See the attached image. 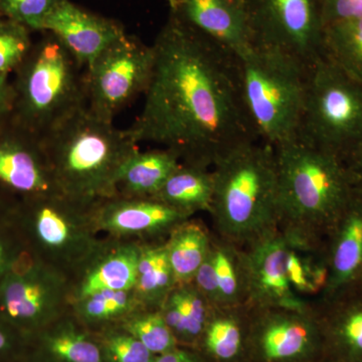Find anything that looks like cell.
Returning a JSON list of instances; mask_svg holds the SVG:
<instances>
[{
  "mask_svg": "<svg viewBox=\"0 0 362 362\" xmlns=\"http://www.w3.org/2000/svg\"><path fill=\"white\" fill-rule=\"evenodd\" d=\"M254 49L284 54L312 66L323 56L321 0H245Z\"/></svg>",
  "mask_w": 362,
  "mask_h": 362,
  "instance_id": "30bf717a",
  "label": "cell"
},
{
  "mask_svg": "<svg viewBox=\"0 0 362 362\" xmlns=\"http://www.w3.org/2000/svg\"><path fill=\"white\" fill-rule=\"evenodd\" d=\"M26 252L28 247L13 225L0 228V282Z\"/></svg>",
  "mask_w": 362,
  "mask_h": 362,
  "instance_id": "e575fe53",
  "label": "cell"
},
{
  "mask_svg": "<svg viewBox=\"0 0 362 362\" xmlns=\"http://www.w3.org/2000/svg\"><path fill=\"white\" fill-rule=\"evenodd\" d=\"M296 140L343 161L362 149V82L326 57L310 68Z\"/></svg>",
  "mask_w": 362,
  "mask_h": 362,
  "instance_id": "ba28073f",
  "label": "cell"
},
{
  "mask_svg": "<svg viewBox=\"0 0 362 362\" xmlns=\"http://www.w3.org/2000/svg\"><path fill=\"white\" fill-rule=\"evenodd\" d=\"M323 56L362 82V16L326 26Z\"/></svg>",
  "mask_w": 362,
  "mask_h": 362,
  "instance_id": "4316f807",
  "label": "cell"
},
{
  "mask_svg": "<svg viewBox=\"0 0 362 362\" xmlns=\"http://www.w3.org/2000/svg\"><path fill=\"white\" fill-rule=\"evenodd\" d=\"M23 338L25 337L0 320V361L14 356L21 346Z\"/></svg>",
  "mask_w": 362,
  "mask_h": 362,
  "instance_id": "ab89813d",
  "label": "cell"
},
{
  "mask_svg": "<svg viewBox=\"0 0 362 362\" xmlns=\"http://www.w3.org/2000/svg\"><path fill=\"white\" fill-rule=\"evenodd\" d=\"M61 0H0V13L6 20L42 32L45 18Z\"/></svg>",
  "mask_w": 362,
  "mask_h": 362,
  "instance_id": "d6a6232c",
  "label": "cell"
},
{
  "mask_svg": "<svg viewBox=\"0 0 362 362\" xmlns=\"http://www.w3.org/2000/svg\"><path fill=\"white\" fill-rule=\"evenodd\" d=\"M97 338L107 362H152L156 356L121 326L105 330Z\"/></svg>",
  "mask_w": 362,
  "mask_h": 362,
  "instance_id": "4dcf8cb0",
  "label": "cell"
},
{
  "mask_svg": "<svg viewBox=\"0 0 362 362\" xmlns=\"http://www.w3.org/2000/svg\"><path fill=\"white\" fill-rule=\"evenodd\" d=\"M180 163L177 154L169 149L137 150L121 171L117 195L154 197Z\"/></svg>",
  "mask_w": 362,
  "mask_h": 362,
  "instance_id": "ac0fdd59",
  "label": "cell"
},
{
  "mask_svg": "<svg viewBox=\"0 0 362 362\" xmlns=\"http://www.w3.org/2000/svg\"><path fill=\"white\" fill-rule=\"evenodd\" d=\"M333 247L327 284L337 290L352 280L362 269V202L352 197L340 218Z\"/></svg>",
  "mask_w": 362,
  "mask_h": 362,
  "instance_id": "7402d4cb",
  "label": "cell"
},
{
  "mask_svg": "<svg viewBox=\"0 0 362 362\" xmlns=\"http://www.w3.org/2000/svg\"><path fill=\"white\" fill-rule=\"evenodd\" d=\"M14 90L11 76H0V127L13 118Z\"/></svg>",
  "mask_w": 362,
  "mask_h": 362,
  "instance_id": "f35d334b",
  "label": "cell"
},
{
  "mask_svg": "<svg viewBox=\"0 0 362 362\" xmlns=\"http://www.w3.org/2000/svg\"><path fill=\"white\" fill-rule=\"evenodd\" d=\"M240 256L245 293L262 308L306 312V304L288 277L290 243L285 233L274 230L250 244Z\"/></svg>",
  "mask_w": 362,
  "mask_h": 362,
  "instance_id": "7c38bea8",
  "label": "cell"
},
{
  "mask_svg": "<svg viewBox=\"0 0 362 362\" xmlns=\"http://www.w3.org/2000/svg\"><path fill=\"white\" fill-rule=\"evenodd\" d=\"M141 245L134 240H122L103 243L73 279L71 301L106 290H134Z\"/></svg>",
  "mask_w": 362,
  "mask_h": 362,
  "instance_id": "e0dca14e",
  "label": "cell"
},
{
  "mask_svg": "<svg viewBox=\"0 0 362 362\" xmlns=\"http://www.w3.org/2000/svg\"><path fill=\"white\" fill-rule=\"evenodd\" d=\"M206 349L216 358L230 361L239 354L242 346V330L230 316H218L206 326Z\"/></svg>",
  "mask_w": 362,
  "mask_h": 362,
  "instance_id": "1f68e13d",
  "label": "cell"
},
{
  "mask_svg": "<svg viewBox=\"0 0 362 362\" xmlns=\"http://www.w3.org/2000/svg\"><path fill=\"white\" fill-rule=\"evenodd\" d=\"M152 362H201V361L190 352L175 347L170 351L156 356Z\"/></svg>",
  "mask_w": 362,
  "mask_h": 362,
  "instance_id": "b9f144b4",
  "label": "cell"
},
{
  "mask_svg": "<svg viewBox=\"0 0 362 362\" xmlns=\"http://www.w3.org/2000/svg\"><path fill=\"white\" fill-rule=\"evenodd\" d=\"M211 252L221 307L235 306L245 293L240 257L226 246H213Z\"/></svg>",
  "mask_w": 362,
  "mask_h": 362,
  "instance_id": "f1b7e54d",
  "label": "cell"
},
{
  "mask_svg": "<svg viewBox=\"0 0 362 362\" xmlns=\"http://www.w3.org/2000/svg\"><path fill=\"white\" fill-rule=\"evenodd\" d=\"M175 287L165 243H142L134 286L136 298L142 309L160 308Z\"/></svg>",
  "mask_w": 362,
  "mask_h": 362,
  "instance_id": "603a6c76",
  "label": "cell"
},
{
  "mask_svg": "<svg viewBox=\"0 0 362 362\" xmlns=\"http://www.w3.org/2000/svg\"><path fill=\"white\" fill-rule=\"evenodd\" d=\"M262 330V352L267 361H286L303 356L310 349L313 329L306 312L276 309Z\"/></svg>",
  "mask_w": 362,
  "mask_h": 362,
  "instance_id": "ffe728a7",
  "label": "cell"
},
{
  "mask_svg": "<svg viewBox=\"0 0 362 362\" xmlns=\"http://www.w3.org/2000/svg\"><path fill=\"white\" fill-rule=\"evenodd\" d=\"M94 206L58 192L23 197L18 199L13 226L35 258L64 272L73 282L103 245L93 221Z\"/></svg>",
  "mask_w": 362,
  "mask_h": 362,
  "instance_id": "52a82bcc",
  "label": "cell"
},
{
  "mask_svg": "<svg viewBox=\"0 0 362 362\" xmlns=\"http://www.w3.org/2000/svg\"><path fill=\"white\" fill-rule=\"evenodd\" d=\"M211 169L214 192L209 213L226 239L250 245L277 230L275 147L259 140L245 143L220 157Z\"/></svg>",
  "mask_w": 362,
  "mask_h": 362,
  "instance_id": "3957f363",
  "label": "cell"
},
{
  "mask_svg": "<svg viewBox=\"0 0 362 362\" xmlns=\"http://www.w3.org/2000/svg\"><path fill=\"white\" fill-rule=\"evenodd\" d=\"M166 1H168L169 8H175L176 4H177V0H166Z\"/></svg>",
  "mask_w": 362,
  "mask_h": 362,
  "instance_id": "7bdbcfd3",
  "label": "cell"
},
{
  "mask_svg": "<svg viewBox=\"0 0 362 362\" xmlns=\"http://www.w3.org/2000/svg\"><path fill=\"white\" fill-rule=\"evenodd\" d=\"M176 286L189 284L211 249L209 235L201 223L187 220L176 226L165 243Z\"/></svg>",
  "mask_w": 362,
  "mask_h": 362,
  "instance_id": "cb8c5ba5",
  "label": "cell"
},
{
  "mask_svg": "<svg viewBox=\"0 0 362 362\" xmlns=\"http://www.w3.org/2000/svg\"><path fill=\"white\" fill-rule=\"evenodd\" d=\"M71 307L78 322L93 326L122 322L142 309L134 290L95 292L74 300Z\"/></svg>",
  "mask_w": 362,
  "mask_h": 362,
  "instance_id": "484cf974",
  "label": "cell"
},
{
  "mask_svg": "<svg viewBox=\"0 0 362 362\" xmlns=\"http://www.w3.org/2000/svg\"><path fill=\"white\" fill-rule=\"evenodd\" d=\"M170 11L239 58L254 49L245 0H177Z\"/></svg>",
  "mask_w": 362,
  "mask_h": 362,
  "instance_id": "2e32d148",
  "label": "cell"
},
{
  "mask_svg": "<svg viewBox=\"0 0 362 362\" xmlns=\"http://www.w3.org/2000/svg\"><path fill=\"white\" fill-rule=\"evenodd\" d=\"M4 20H6V18H4V16H2L1 13H0V23H1V21Z\"/></svg>",
  "mask_w": 362,
  "mask_h": 362,
  "instance_id": "f6af8a7d",
  "label": "cell"
},
{
  "mask_svg": "<svg viewBox=\"0 0 362 362\" xmlns=\"http://www.w3.org/2000/svg\"><path fill=\"white\" fill-rule=\"evenodd\" d=\"M18 197L0 185V228L13 225V218Z\"/></svg>",
  "mask_w": 362,
  "mask_h": 362,
  "instance_id": "60d3db41",
  "label": "cell"
},
{
  "mask_svg": "<svg viewBox=\"0 0 362 362\" xmlns=\"http://www.w3.org/2000/svg\"><path fill=\"white\" fill-rule=\"evenodd\" d=\"M239 65L243 100L259 141L276 147L296 140L311 66L262 49L239 58Z\"/></svg>",
  "mask_w": 362,
  "mask_h": 362,
  "instance_id": "8992f818",
  "label": "cell"
},
{
  "mask_svg": "<svg viewBox=\"0 0 362 362\" xmlns=\"http://www.w3.org/2000/svg\"><path fill=\"white\" fill-rule=\"evenodd\" d=\"M324 25H334L362 16V0H321Z\"/></svg>",
  "mask_w": 362,
  "mask_h": 362,
  "instance_id": "d590c367",
  "label": "cell"
},
{
  "mask_svg": "<svg viewBox=\"0 0 362 362\" xmlns=\"http://www.w3.org/2000/svg\"><path fill=\"white\" fill-rule=\"evenodd\" d=\"M289 239V238H288ZM290 249L288 252V277L294 291L299 294H310L323 282H327L328 275L322 269L312 266L300 254L299 249L289 240Z\"/></svg>",
  "mask_w": 362,
  "mask_h": 362,
  "instance_id": "836d02e7",
  "label": "cell"
},
{
  "mask_svg": "<svg viewBox=\"0 0 362 362\" xmlns=\"http://www.w3.org/2000/svg\"><path fill=\"white\" fill-rule=\"evenodd\" d=\"M33 337L40 354L51 362H107L101 343L81 328L76 318L62 317Z\"/></svg>",
  "mask_w": 362,
  "mask_h": 362,
  "instance_id": "d6986e66",
  "label": "cell"
},
{
  "mask_svg": "<svg viewBox=\"0 0 362 362\" xmlns=\"http://www.w3.org/2000/svg\"><path fill=\"white\" fill-rule=\"evenodd\" d=\"M0 185L18 199L57 192L42 140L11 121L0 127Z\"/></svg>",
  "mask_w": 362,
  "mask_h": 362,
  "instance_id": "5bb4252c",
  "label": "cell"
},
{
  "mask_svg": "<svg viewBox=\"0 0 362 362\" xmlns=\"http://www.w3.org/2000/svg\"><path fill=\"white\" fill-rule=\"evenodd\" d=\"M357 157H359V159H361V164H362V149L361 150V151L358 152V154H357L356 156Z\"/></svg>",
  "mask_w": 362,
  "mask_h": 362,
  "instance_id": "ee69618b",
  "label": "cell"
},
{
  "mask_svg": "<svg viewBox=\"0 0 362 362\" xmlns=\"http://www.w3.org/2000/svg\"><path fill=\"white\" fill-rule=\"evenodd\" d=\"M214 192L211 168L181 162L153 199L194 216L197 211H211Z\"/></svg>",
  "mask_w": 362,
  "mask_h": 362,
  "instance_id": "44dd1931",
  "label": "cell"
},
{
  "mask_svg": "<svg viewBox=\"0 0 362 362\" xmlns=\"http://www.w3.org/2000/svg\"><path fill=\"white\" fill-rule=\"evenodd\" d=\"M153 65V47L126 33L88 66V109L99 118L114 122L123 109L144 95Z\"/></svg>",
  "mask_w": 362,
  "mask_h": 362,
  "instance_id": "8fae6325",
  "label": "cell"
},
{
  "mask_svg": "<svg viewBox=\"0 0 362 362\" xmlns=\"http://www.w3.org/2000/svg\"><path fill=\"white\" fill-rule=\"evenodd\" d=\"M209 304L192 283L176 286L160 310L175 337L194 338L206 329Z\"/></svg>",
  "mask_w": 362,
  "mask_h": 362,
  "instance_id": "d4e9b609",
  "label": "cell"
},
{
  "mask_svg": "<svg viewBox=\"0 0 362 362\" xmlns=\"http://www.w3.org/2000/svg\"><path fill=\"white\" fill-rule=\"evenodd\" d=\"M144 105L128 129L181 162L211 168L230 150L256 141L240 89L239 58L170 11L152 45Z\"/></svg>",
  "mask_w": 362,
  "mask_h": 362,
  "instance_id": "6da1fadb",
  "label": "cell"
},
{
  "mask_svg": "<svg viewBox=\"0 0 362 362\" xmlns=\"http://www.w3.org/2000/svg\"><path fill=\"white\" fill-rule=\"evenodd\" d=\"M56 35L83 66L126 35L122 23L90 13L71 0H61L45 18L42 32Z\"/></svg>",
  "mask_w": 362,
  "mask_h": 362,
  "instance_id": "9a60e30c",
  "label": "cell"
},
{
  "mask_svg": "<svg viewBox=\"0 0 362 362\" xmlns=\"http://www.w3.org/2000/svg\"><path fill=\"white\" fill-rule=\"evenodd\" d=\"M341 332L347 344L362 354V310L350 312L342 323Z\"/></svg>",
  "mask_w": 362,
  "mask_h": 362,
  "instance_id": "74e56055",
  "label": "cell"
},
{
  "mask_svg": "<svg viewBox=\"0 0 362 362\" xmlns=\"http://www.w3.org/2000/svg\"><path fill=\"white\" fill-rule=\"evenodd\" d=\"M279 180V225L306 242L311 232L340 218L354 197L351 175L337 156L303 142L275 147Z\"/></svg>",
  "mask_w": 362,
  "mask_h": 362,
  "instance_id": "277c9868",
  "label": "cell"
},
{
  "mask_svg": "<svg viewBox=\"0 0 362 362\" xmlns=\"http://www.w3.org/2000/svg\"><path fill=\"white\" fill-rule=\"evenodd\" d=\"M190 216L153 197L116 195L98 202L92 209L98 232L106 233L113 240L134 242L169 235Z\"/></svg>",
  "mask_w": 362,
  "mask_h": 362,
  "instance_id": "4fadbf2b",
  "label": "cell"
},
{
  "mask_svg": "<svg viewBox=\"0 0 362 362\" xmlns=\"http://www.w3.org/2000/svg\"><path fill=\"white\" fill-rule=\"evenodd\" d=\"M73 282L28 251L0 282V320L32 337L65 315Z\"/></svg>",
  "mask_w": 362,
  "mask_h": 362,
  "instance_id": "9c48e42d",
  "label": "cell"
},
{
  "mask_svg": "<svg viewBox=\"0 0 362 362\" xmlns=\"http://www.w3.org/2000/svg\"><path fill=\"white\" fill-rule=\"evenodd\" d=\"M30 33L14 21L0 23V76H11L21 65L33 44Z\"/></svg>",
  "mask_w": 362,
  "mask_h": 362,
  "instance_id": "f546056e",
  "label": "cell"
},
{
  "mask_svg": "<svg viewBox=\"0 0 362 362\" xmlns=\"http://www.w3.org/2000/svg\"><path fill=\"white\" fill-rule=\"evenodd\" d=\"M82 68L56 35L42 32L13 71L11 122L42 139L86 108Z\"/></svg>",
  "mask_w": 362,
  "mask_h": 362,
  "instance_id": "5b68a950",
  "label": "cell"
},
{
  "mask_svg": "<svg viewBox=\"0 0 362 362\" xmlns=\"http://www.w3.org/2000/svg\"><path fill=\"white\" fill-rule=\"evenodd\" d=\"M42 140L57 192L90 206L118 194L121 171L139 150L127 130L88 107Z\"/></svg>",
  "mask_w": 362,
  "mask_h": 362,
  "instance_id": "7a4b0ae2",
  "label": "cell"
},
{
  "mask_svg": "<svg viewBox=\"0 0 362 362\" xmlns=\"http://www.w3.org/2000/svg\"><path fill=\"white\" fill-rule=\"evenodd\" d=\"M121 327L140 340L154 356L165 354L176 347V337L161 312L141 309L124 319Z\"/></svg>",
  "mask_w": 362,
  "mask_h": 362,
  "instance_id": "83f0119b",
  "label": "cell"
},
{
  "mask_svg": "<svg viewBox=\"0 0 362 362\" xmlns=\"http://www.w3.org/2000/svg\"><path fill=\"white\" fill-rule=\"evenodd\" d=\"M213 247V246H211ZM192 284L206 298L209 304L221 307L220 294L216 284V274H214L213 252H209L202 265L195 274Z\"/></svg>",
  "mask_w": 362,
  "mask_h": 362,
  "instance_id": "8d00e7d4",
  "label": "cell"
}]
</instances>
